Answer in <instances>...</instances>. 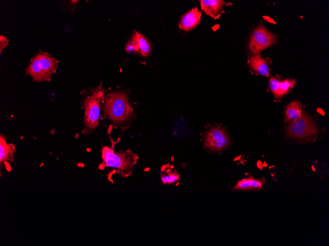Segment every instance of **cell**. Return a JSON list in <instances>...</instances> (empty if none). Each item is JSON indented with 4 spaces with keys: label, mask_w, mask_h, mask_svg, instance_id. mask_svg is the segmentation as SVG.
Returning <instances> with one entry per match:
<instances>
[{
    "label": "cell",
    "mask_w": 329,
    "mask_h": 246,
    "mask_svg": "<svg viewBox=\"0 0 329 246\" xmlns=\"http://www.w3.org/2000/svg\"><path fill=\"white\" fill-rule=\"evenodd\" d=\"M111 145L102 146L101 158L102 161L98 169L103 170L105 167H112L123 178L129 177L133 172V167L137 164L139 157L130 149L120 150L115 153L114 146L116 142L113 141L110 137Z\"/></svg>",
    "instance_id": "obj_1"
},
{
    "label": "cell",
    "mask_w": 329,
    "mask_h": 246,
    "mask_svg": "<svg viewBox=\"0 0 329 246\" xmlns=\"http://www.w3.org/2000/svg\"><path fill=\"white\" fill-rule=\"evenodd\" d=\"M103 117L117 124L129 121L132 109L125 92H112L103 97Z\"/></svg>",
    "instance_id": "obj_2"
},
{
    "label": "cell",
    "mask_w": 329,
    "mask_h": 246,
    "mask_svg": "<svg viewBox=\"0 0 329 246\" xmlns=\"http://www.w3.org/2000/svg\"><path fill=\"white\" fill-rule=\"evenodd\" d=\"M59 60L46 52L40 51L33 56L26 68V74L34 82L50 81L51 75L58 67Z\"/></svg>",
    "instance_id": "obj_3"
},
{
    "label": "cell",
    "mask_w": 329,
    "mask_h": 246,
    "mask_svg": "<svg viewBox=\"0 0 329 246\" xmlns=\"http://www.w3.org/2000/svg\"><path fill=\"white\" fill-rule=\"evenodd\" d=\"M103 94L101 88L97 87L85 98L83 134L91 133L98 127L99 123L100 101L103 99Z\"/></svg>",
    "instance_id": "obj_4"
},
{
    "label": "cell",
    "mask_w": 329,
    "mask_h": 246,
    "mask_svg": "<svg viewBox=\"0 0 329 246\" xmlns=\"http://www.w3.org/2000/svg\"><path fill=\"white\" fill-rule=\"evenodd\" d=\"M275 40V35L269 32L263 25H261L252 32L249 48L252 54H259L263 50L274 44Z\"/></svg>",
    "instance_id": "obj_5"
},
{
    "label": "cell",
    "mask_w": 329,
    "mask_h": 246,
    "mask_svg": "<svg viewBox=\"0 0 329 246\" xmlns=\"http://www.w3.org/2000/svg\"><path fill=\"white\" fill-rule=\"evenodd\" d=\"M287 132L291 137L300 138L316 135L318 129L308 116L302 115L299 118L291 121Z\"/></svg>",
    "instance_id": "obj_6"
},
{
    "label": "cell",
    "mask_w": 329,
    "mask_h": 246,
    "mask_svg": "<svg viewBox=\"0 0 329 246\" xmlns=\"http://www.w3.org/2000/svg\"><path fill=\"white\" fill-rule=\"evenodd\" d=\"M230 143V139L224 130L218 127L210 129L205 137V146L214 151H221Z\"/></svg>",
    "instance_id": "obj_7"
},
{
    "label": "cell",
    "mask_w": 329,
    "mask_h": 246,
    "mask_svg": "<svg viewBox=\"0 0 329 246\" xmlns=\"http://www.w3.org/2000/svg\"><path fill=\"white\" fill-rule=\"evenodd\" d=\"M201 13L194 7L183 15L179 23V28L186 31L195 28L200 22Z\"/></svg>",
    "instance_id": "obj_8"
},
{
    "label": "cell",
    "mask_w": 329,
    "mask_h": 246,
    "mask_svg": "<svg viewBox=\"0 0 329 246\" xmlns=\"http://www.w3.org/2000/svg\"><path fill=\"white\" fill-rule=\"evenodd\" d=\"M201 9L205 13L214 19L220 17L224 12L223 6L229 4L222 0H200Z\"/></svg>",
    "instance_id": "obj_9"
},
{
    "label": "cell",
    "mask_w": 329,
    "mask_h": 246,
    "mask_svg": "<svg viewBox=\"0 0 329 246\" xmlns=\"http://www.w3.org/2000/svg\"><path fill=\"white\" fill-rule=\"evenodd\" d=\"M130 42L133 45L134 51L138 52L143 56H147L151 51L150 43L138 32L133 34Z\"/></svg>",
    "instance_id": "obj_10"
},
{
    "label": "cell",
    "mask_w": 329,
    "mask_h": 246,
    "mask_svg": "<svg viewBox=\"0 0 329 246\" xmlns=\"http://www.w3.org/2000/svg\"><path fill=\"white\" fill-rule=\"evenodd\" d=\"M15 152V147L12 143L6 142V138L3 135H0V163L6 164L14 162L13 154Z\"/></svg>",
    "instance_id": "obj_11"
},
{
    "label": "cell",
    "mask_w": 329,
    "mask_h": 246,
    "mask_svg": "<svg viewBox=\"0 0 329 246\" xmlns=\"http://www.w3.org/2000/svg\"><path fill=\"white\" fill-rule=\"evenodd\" d=\"M249 63L251 67L259 74L265 77L269 76L268 63L261 56L260 53L252 54L249 57Z\"/></svg>",
    "instance_id": "obj_12"
},
{
    "label": "cell",
    "mask_w": 329,
    "mask_h": 246,
    "mask_svg": "<svg viewBox=\"0 0 329 246\" xmlns=\"http://www.w3.org/2000/svg\"><path fill=\"white\" fill-rule=\"evenodd\" d=\"M263 184L262 181L253 178L243 179L238 182L233 189L235 190H258L261 189Z\"/></svg>",
    "instance_id": "obj_13"
},
{
    "label": "cell",
    "mask_w": 329,
    "mask_h": 246,
    "mask_svg": "<svg viewBox=\"0 0 329 246\" xmlns=\"http://www.w3.org/2000/svg\"><path fill=\"white\" fill-rule=\"evenodd\" d=\"M303 115L301 103L298 101H294L286 107L285 117L287 121H293L301 117Z\"/></svg>",
    "instance_id": "obj_14"
},
{
    "label": "cell",
    "mask_w": 329,
    "mask_h": 246,
    "mask_svg": "<svg viewBox=\"0 0 329 246\" xmlns=\"http://www.w3.org/2000/svg\"><path fill=\"white\" fill-rule=\"evenodd\" d=\"M161 179L163 184H173L180 180V175L175 170L164 169L161 172Z\"/></svg>",
    "instance_id": "obj_15"
},
{
    "label": "cell",
    "mask_w": 329,
    "mask_h": 246,
    "mask_svg": "<svg viewBox=\"0 0 329 246\" xmlns=\"http://www.w3.org/2000/svg\"><path fill=\"white\" fill-rule=\"evenodd\" d=\"M295 83V79H287L283 82L281 81L276 97L278 98L286 94L291 88L294 87Z\"/></svg>",
    "instance_id": "obj_16"
},
{
    "label": "cell",
    "mask_w": 329,
    "mask_h": 246,
    "mask_svg": "<svg viewBox=\"0 0 329 246\" xmlns=\"http://www.w3.org/2000/svg\"><path fill=\"white\" fill-rule=\"evenodd\" d=\"M281 81L275 77H271L269 83L270 88L274 96L276 97Z\"/></svg>",
    "instance_id": "obj_17"
},
{
    "label": "cell",
    "mask_w": 329,
    "mask_h": 246,
    "mask_svg": "<svg viewBox=\"0 0 329 246\" xmlns=\"http://www.w3.org/2000/svg\"><path fill=\"white\" fill-rule=\"evenodd\" d=\"M8 40L5 37L1 35L0 37V54L2 49H3L8 44Z\"/></svg>",
    "instance_id": "obj_18"
},
{
    "label": "cell",
    "mask_w": 329,
    "mask_h": 246,
    "mask_svg": "<svg viewBox=\"0 0 329 246\" xmlns=\"http://www.w3.org/2000/svg\"><path fill=\"white\" fill-rule=\"evenodd\" d=\"M126 50L128 52H132L133 51H134L133 46L130 42H129L127 44V46H126Z\"/></svg>",
    "instance_id": "obj_19"
}]
</instances>
